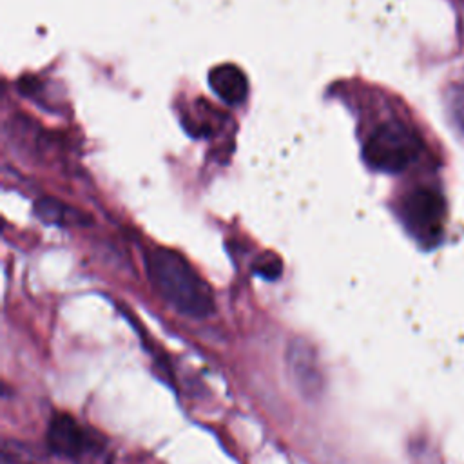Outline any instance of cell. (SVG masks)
I'll use <instances>...</instances> for the list:
<instances>
[{
	"label": "cell",
	"mask_w": 464,
	"mask_h": 464,
	"mask_svg": "<svg viewBox=\"0 0 464 464\" xmlns=\"http://www.w3.org/2000/svg\"><path fill=\"white\" fill-rule=\"evenodd\" d=\"M208 85L227 105L241 103L248 92L246 76L234 63L216 65L208 72Z\"/></svg>",
	"instance_id": "6"
},
{
	"label": "cell",
	"mask_w": 464,
	"mask_h": 464,
	"mask_svg": "<svg viewBox=\"0 0 464 464\" xmlns=\"http://www.w3.org/2000/svg\"><path fill=\"white\" fill-rule=\"evenodd\" d=\"M2 464H34L33 451L25 444L5 439L2 444Z\"/></svg>",
	"instance_id": "8"
},
{
	"label": "cell",
	"mask_w": 464,
	"mask_h": 464,
	"mask_svg": "<svg viewBox=\"0 0 464 464\" xmlns=\"http://www.w3.org/2000/svg\"><path fill=\"white\" fill-rule=\"evenodd\" d=\"M147 274L158 295L178 314L207 319L216 312L210 285L178 252L160 246L147 254Z\"/></svg>",
	"instance_id": "1"
},
{
	"label": "cell",
	"mask_w": 464,
	"mask_h": 464,
	"mask_svg": "<svg viewBox=\"0 0 464 464\" xmlns=\"http://www.w3.org/2000/svg\"><path fill=\"white\" fill-rule=\"evenodd\" d=\"M285 366L292 386L303 399L317 401L324 393L326 377L319 353L310 341L294 337L285 350Z\"/></svg>",
	"instance_id": "5"
},
{
	"label": "cell",
	"mask_w": 464,
	"mask_h": 464,
	"mask_svg": "<svg viewBox=\"0 0 464 464\" xmlns=\"http://www.w3.org/2000/svg\"><path fill=\"white\" fill-rule=\"evenodd\" d=\"M254 272H256L257 276L265 277V279L274 281V279H277V277L281 276V272H283V263H281V259H279L276 254L266 252L265 256H261V257L254 263Z\"/></svg>",
	"instance_id": "9"
},
{
	"label": "cell",
	"mask_w": 464,
	"mask_h": 464,
	"mask_svg": "<svg viewBox=\"0 0 464 464\" xmlns=\"http://www.w3.org/2000/svg\"><path fill=\"white\" fill-rule=\"evenodd\" d=\"M47 448L67 460H74L78 464L92 462L102 459L105 453V439L96 430L80 424L69 413H56L45 435Z\"/></svg>",
	"instance_id": "4"
},
{
	"label": "cell",
	"mask_w": 464,
	"mask_h": 464,
	"mask_svg": "<svg viewBox=\"0 0 464 464\" xmlns=\"http://www.w3.org/2000/svg\"><path fill=\"white\" fill-rule=\"evenodd\" d=\"M34 214L40 221L44 223H53V225H78V227H85L91 218L87 214H83L82 210L65 205L58 199L53 198H40L34 203Z\"/></svg>",
	"instance_id": "7"
},
{
	"label": "cell",
	"mask_w": 464,
	"mask_h": 464,
	"mask_svg": "<svg viewBox=\"0 0 464 464\" xmlns=\"http://www.w3.org/2000/svg\"><path fill=\"white\" fill-rule=\"evenodd\" d=\"M399 216L410 236L426 248L435 246L444 232L446 203L439 190L415 187L401 201Z\"/></svg>",
	"instance_id": "3"
},
{
	"label": "cell",
	"mask_w": 464,
	"mask_h": 464,
	"mask_svg": "<svg viewBox=\"0 0 464 464\" xmlns=\"http://www.w3.org/2000/svg\"><path fill=\"white\" fill-rule=\"evenodd\" d=\"M422 141L419 134L402 121H384L372 130L362 147V156L368 167L379 172L395 174L411 165Z\"/></svg>",
	"instance_id": "2"
}]
</instances>
